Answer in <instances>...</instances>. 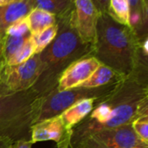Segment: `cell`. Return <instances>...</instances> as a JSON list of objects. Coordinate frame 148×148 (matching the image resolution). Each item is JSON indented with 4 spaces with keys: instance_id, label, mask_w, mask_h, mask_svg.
<instances>
[{
    "instance_id": "cell-28",
    "label": "cell",
    "mask_w": 148,
    "mask_h": 148,
    "mask_svg": "<svg viewBox=\"0 0 148 148\" xmlns=\"http://www.w3.org/2000/svg\"><path fill=\"white\" fill-rule=\"evenodd\" d=\"M16 1H18V0H0V6L6 5V4L16 2Z\"/></svg>"
},
{
    "instance_id": "cell-26",
    "label": "cell",
    "mask_w": 148,
    "mask_h": 148,
    "mask_svg": "<svg viewBox=\"0 0 148 148\" xmlns=\"http://www.w3.org/2000/svg\"><path fill=\"white\" fill-rule=\"evenodd\" d=\"M10 143H11V141L7 139H1L0 140V148H7Z\"/></svg>"
},
{
    "instance_id": "cell-2",
    "label": "cell",
    "mask_w": 148,
    "mask_h": 148,
    "mask_svg": "<svg viewBox=\"0 0 148 148\" xmlns=\"http://www.w3.org/2000/svg\"><path fill=\"white\" fill-rule=\"evenodd\" d=\"M72 8L56 17L57 34L54 40L39 53L40 75L31 88L42 97L57 87L61 75L72 62L83 57L92 56L93 45L84 42L74 28Z\"/></svg>"
},
{
    "instance_id": "cell-22",
    "label": "cell",
    "mask_w": 148,
    "mask_h": 148,
    "mask_svg": "<svg viewBox=\"0 0 148 148\" xmlns=\"http://www.w3.org/2000/svg\"><path fill=\"white\" fill-rule=\"evenodd\" d=\"M29 34H30V32L29 29V25L26 17L10 26L5 32V35L10 36H25Z\"/></svg>"
},
{
    "instance_id": "cell-16",
    "label": "cell",
    "mask_w": 148,
    "mask_h": 148,
    "mask_svg": "<svg viewBox=\"0 0 148 148\" xmlns=\"http://www.w3.org/2000/svg\"><path fill=\"white\" fill-rule=\"evenodd\" d=\"M33 9H41L56 17L68 12L73 6V0H31Z\"/></svg>"
},
{
    "instance_id": "cell-24",
    "label": "cell",
    "mask_w": 148,
    "mask_h": 148,
    "mask_svg": "<svg viewBox=\"0 0 148 148\" xmlns=\"http://www.w3.org/2000/svg\"><path fill=\"white\" fill-rule=\"evenodd\" d=\"M32 143L28 140H19L14 142H11L7 148H31Z\"/></svg>"
},
{
    "instance_id": "cell-12",
    "label": "cell",
    "mask_w": 148,
    "mask_h": 148,
    "mask_svg": "<svg viewBox=\"0 0 148 148\" xmlns=\"http://www.w3.org/2000/svg\"><path fill=\"white\" fill-rule=\"evenodd\" d=\"M102 98V97H101ZM101 99V98H100ZM95 98L82 99L67 108L60 115L63 121L66 132L71 135L72 128L84 120L93 110L95 103L100 100Z\"/></svg>"
},
{
    "instance_id": "cell-6",
    "label": "cell",
    "mask_w": 148,
    "mask_h": 148,
    "mask_svg": "<svg viewBox=\"0 0 148 148\" xmlns=\"http://www.w3.org/2000/svg\"><path fill=\"white\" fill-rule=\"evenodd\" d=\"M140 143L131 124H127L89 134L70 148H131Z\"/></svg>"
},
{
    "instance_id": "cell-17",
    "label": "cell",
    "mask_w": 148,
    "mask_h": 148,
    "mask_svg": "<svg viewBox=\"0 0 148 148\" xmlns=\"http://www.w3.org/2000/svg\"><path fill=\"white\" fill-rule=\"evenodd\" d=\"M31 36V34L25 36H10L5 35L1 40L2 51L5 63L13 56V55L25 43V42Z\"/></svg>"
},
{
    "instance_id": "cell-1",
    "label": "cell",
    "mask_w": 148,
    "mask_h": 148,
    "mask_svg": "<svg viewBox=\"0 0 148 148\" xmlns=\"http://www.w3.org/2000/svg\"><path fill=\"white\" fill-rule=\"evenodd\" d=\"M145 115H148V84L130 74L121 78L115 88L101 98L91 113L72 128L70 147L89 134L131 124Z\"/></svg>"
},
{
    "instance_id": "cell-3",
    "label": "cell",
    "mask_w": 148,
    "mask_h": 148,
    "mask_svg": "<svg viewBox=\"0 0 148 148\" xmlns=\"http://www.w3.org/2000/svg\"><path fill=\"white\" fill-rule=\"evenodd\" d=\"M141 42L130 26L121 24L108 13H103L98 19L92 56L121 76L127 77L143 51Z\"/></svg>"
},
{
    "instance_id": "cell-23",
    "label": "cell",
    "mask_w": 148,
    "mask_h": 148,
    "mask_svg": "<svg viewBox=\"0 0 148 148\" xmlns=\"http://www.w3.org/2000/svg\"><path fill=\"white\" fill-rule=\"evenodd\" d=\"M92 2L101 14L108 13L109 0H92Z\"/></svg>"
},
{
    "instance_id": "cell-27",
    "label": "cell",
    "mask_w": 148,
    "mask_h": 148,
    "mask_svg": "<svg viewBox=\"0 0 148 148\" xmlns=\"http://www.w3.org/2000/svg\"><path fill=\"white\" fill-rule=\"evenodd\" d=\"M4 64H5V62H4V58H3V51H2V42L0 40V68Z\"/></svg>"
},
{
    "instance_id": "cell-30",
    "label": "cell",
    "mask_w": 148,
    "mask_h": 148,
    "mask_svg": "<svg viewBox=\"0 0 148 148\" xmlns=\"http://www.w3.org/2000/svg\"><path fill=\"white\" fill-rule=\"evenodd\" d=\"M56 148H58V147H56Z\"/></svg>"
},
{
    "instance_id": "cell-5",
    "label": "cell",
    "mask_w": 148,
    "mask_h": 148,
    "mask_svg": "<svg viewBox=\"0 0 148 148\" xmlns=\"http://www.w3.org/2000/svg\"><path fill=\"white\" fill-rule=\"evenodd\" d=\"M119 81L95 88L76 87L63 91H58L56 88L42 97L36 122L60 115L67 108L82 99H100L110 94L115 88Z\"/></svg>"
},
{
    "instance_id": "cell-15",
    "label": "cell",
    "mask_w": 148,
    "mask_h": 148,
    "mask_svg": "<svg viewBox=\"0 0 148 148\" xmlns=\"http://www.w3.org/2000/svg\"><path fill=\"white\" fill-rule=\"evenodd\" d=\"M31 35H36L56 23V16L41 9H33L26 16Z\"/></svg>"
},
{
    "instance_id": "cell-14",
    "label": "cell",
    "mask_w": 148,
    "mask_h": 148,
    "mask_svg": "<svg viewBox=\"0 0 148 148\" xmlns=\"http://www.w3.org/2000/svg\"><path fill=\"white\" fill-rule=\"evenodd\" d=\"M123 78L114 70L109 67L100 64V66L95 70V72L90 75V77L78 87H83L88 88H100L105 85L111 84Z\"/></svg>"
},
{
    "instance_id": "cell-11",
    "label": "cell",
    "mask_w": 148,
    "mask_h": 148,
    "mask_svg": "<svg viewBox=\"0 0 148 148\" xmlns=\"http://www.w3.org/2000/svg\"><path fill=\"white\" fill-rule=\"evenodd\" d=\"M32 10L31 0H18L0 6V40L3 38L10 26L25 18Z\"/></svg>"
},
{
    "instance_id": "cell-25",
    "label": "cell",
    "mask_w": 148,
    "mask_h": 148,
    "mask_svg": "<svg viewBox=\"0 0 148 148\" xmlns=\"http://www.w3.org/2000/svg\"><path fill=\"white\" fill-rule=\"evenodd\" d=\"M4 66H5V64L0 68V96L6 95L8 93H11L8 90V88L4 83Z\"/></svg>"
},
{
    "instance_id": "cell-9",
    "label": "cell",
    "mask_w": 148,
    "mask_h": 148,
    "mask_svg": "<svg viewBox=\"0 0 148 148\" xmlns=\"http://www.w3.org/2000/svg\"><path fill=\"white\" fill-rule=\"evenodd\" d=\"M100 64V62L94 56L76 60L62 72L58 80L56 89L63 91L80 86L90 77Z\"/></svg>"
},
{
    "instance_id": "cell-29",
    "label": "cell",
    "mask_w": 148,
    "mask_h": 148,
    "mask_svg": "<svg viewBox=\"0 0 148 148\" xmlns=\"http://www.w3.org/2000/svg\"><path fill=\"white\" fill-rule=\"evenodd\" d=\"M131 148H148V145L147 144H144V143H140V144H138L137 146H135V147H133Z\"/></svg>"
},
{
    "instance_id": "cell-7",
    "label": "cell",
    "mask_w": 148,
    "mask_h": 148,
    "mask_svg": "<svg viewBox=\"0 0 148 148\" xmlns=\"http://www.w3.org/2000/svg\"><path fill=\"white\" fill-rule=\"evenodd\" d=\"M41 61L35 54L25 62L16 66H4V83L10 92H19L31 88L40 75Z\"/></svg>"
},
{
    "instance_id": "cell-18",
    "label": "cell",
    "mask_w": 148,
    "mask_h": 148,
    "mask_svg": "<svg viewBox=\"0 0 148 148\" xmlns=\"http://www.w3.org/2000/svg\"><path fill=\"white\" fill-rule=\"evenodd\" d=\"M129 1L109 0L108 14L116 22L129 26Z\"/></svg>"
},
{
    "instance_id": "cell-20",
    "label": "cell",
    "mask_w": 148,
    "mask_h": 148,
    "mask_svg": "<svg viewBox=\"0 0 148 148\" xmlns=\"http://www.w3.org/2000/svg\"><path fill=\"white\" fill-rule=\"evenodd\" d=\"M36 54L35 46L31 40V36L25 42V43L13 55V56L5 63L7 66H16L25 62L32 56Z\"/></svg>"
},
{
    "instance_id": "cell-8",
    "label": "cell",
    "mask_w": 148,
    "mask_h": 148,
    "mask_svg": "<svg viewBox=\"0 0 148 148\" xmlns=\"http://www.w3.org/2000/svg\"><path fill=\"white\" fill-rule=\"evenodd\" d=\"M100 15L92 0H73L72 23L84 42L94 44Z\"/></svg>"
},
{
    "instance_id": "cell-31",
    "label": "cell",
    "mask_w": 148,
    "mask_h": 148,
    "mask_svg": "<svg viewBox=\"0 0 148 148\" xmlns=\"http://www.w3.org/2000/svg\"><path fill=\"white\" fill-rule=\"evenodd\" d=\"M0 140H1V139H0Z\"/></svg>"
},
{
    "instance_id": "cell-21",
    "label": "cell",
    "mask_w": 148,
    "mask_h": 148,
    "mask_svg": "<svg viewBox=\"0 0 148 148\" xmlns=\"http://www.w3.org/2000/svg\"><path fill=\"white\" fill-rule=\"evenodd\" d=\"M131 126L139 140L142 143L148 145V115L134 119Z\"/></svg>"
},
{
    "instance_id": "cell-19",
    "label": "cell",
    "mask_w": 148,
    "mask_h": 148,
    "mask_svg": "<svg viewBox=\"0 0 148 148\" xmlns=\"http://www.w3.org/2000/svg\"><path fill=\"white\" fill-rule=\"evenodd\" d=\"M58 30L57 23L42 30L36 35H31V40L35 46L36 54L41 53L56 37Z\"/></svg>"
},
{
    "instance_id": "cell-13",
    "label": "cell",
    "mask_w": 148,
    "mask_h": 148,
    "mask_svg": "<svg viewBox=\"0 0 148 148\" xmlns=\"http://www.w3.org/2000/svg\"><path fill=\"white\" fill-rule=\"evenodd\" d=\"M129 1V26L140 42L147 38L148 0Z\"/></svg>"
},
{
    "instance_id": "cell-10",
    "label": "cell",
    "mask_w": 148,
    "mask_h": 148,
    "mask_svg": "<svg viewBox=\"0 0 148 148\" xmlns=\"http://www.w3.org/2000/svg\"><path fill=\"white\" fill-rule=\"evenodd\" d=\"M53 140L56 144L70 141V135L66 132L61 115L36 122L31 127L30 141L32 144Z\"/></svg>"
},
{
    "instance_id": "cell-4",
    "label": "cell",
    "mask_w": 148,
    "mask_h": 148,
    "mask_svg": "<svg viewBox=\"0 0 148 148\" xmlns=\"http://www.w3.org/2000/svg\"><path fill=\"white\" fill-rule=\"evenodd\" d=\"M42 101L32 88L1 95L0 139L30 140L31 127L36 123Z\"/></svg>"
}]
</instances>
